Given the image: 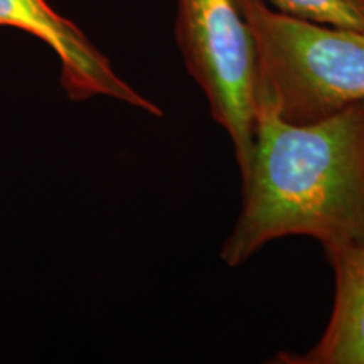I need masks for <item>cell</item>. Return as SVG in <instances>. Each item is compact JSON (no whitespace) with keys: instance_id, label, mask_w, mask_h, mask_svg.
I'll return each instance as SVG.
<instances>
[{"instance_id":"4","label":"cell","mask_w":364,"mask_h":364,"mask_svg":"<svg viewBox=\"0 0 364 364\" xmlns=\"http://www.w3.org/2000/svg\"><path fill=\"white\" fill-rule=\"evenodd\" d=\"M0 27L31 34L56 54L63 90L73 102L110 98L164 117L162 108L127 83L83 31L48 0H0Z\"/></svg>"},{"instance_id":"3","label":"cell","mask_w":364,"mask_h":364,"mask_svg":"<svg viewBox=\"0 0 364 364\" xmlns=\"http://www.w3.org/2000/svg\"><path fill=\"white\" fill-rule=\"evenodd\" d=\"M176 39L189 75L235 149L240 174L253 157L258 54L235 0H177Z\"/></svg>"},{"instance_id":"6","label":"cell","mask_w":364,"mask_h":364,"mask_svg":"<svg viewBox=\"0 0 364 364\" xmlns=\"http://www.w3.org/2000/svg\"><path fill=\"white\" fill-rule=\"evenodd\" d=\"M273 11L364 33V0H263Z\"/></svg>"},{"instance_id":"2","label":"cell","mask_w":364,"mask_h":364,"mask_svg":"<svg viewBox=\"0 0 364 364\" xmlns=\"http://www.w3.org/2000/svg\"><path fill=\"white\" fill-rule=\"evenodd\" d=\"M258 54L257 97L311 124L364 102V33L297 19L263 0H235Z\"/></svg>"},{"instance_id":"5","label":"cell","mask_w":364,"mask_h":364,"mask_svg":"<svg viewBox=\"0 0 364 364\" xmlns=\"http://www.w3.org/2000/svg\"><path fill=\"white\" fill-rule=\"evenodd\" d=\"M334 270V306L324 334L311 351L280 354L277 363L364 364V247L326 253Z\"/></svg>"},{"instance_id":"1","label":"cell","mask_w":364,"mask_h":364,"mask_svg":"<svg viewBox=\"0 0 364 364\" xmlns=\"http://www.w3.org/2000/svg\"><path fill=\"white\" fill-rule=\"evenodd\" d=\"M241 196L240 216L221 248L226 265H243L287 236H311L324 253L364 247V102L292 124L257 97Z\"/></svg>"}]
</instances>
